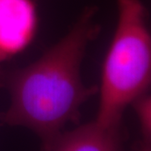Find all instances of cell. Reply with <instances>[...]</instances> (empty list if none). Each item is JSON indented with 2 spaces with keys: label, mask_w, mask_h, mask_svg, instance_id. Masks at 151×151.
Wrapping results in <instances>:
<instances>
[{
  "label": "cell",
  "mask_w": 151,
  "mask_h": 151,
  "mask_svg": "<svg viewBox=\"0 0 151 151\" xmlns=\"http://www.w3.org/2000/svg\"><path fill=\"white\" fill-rule=\"evenodd\" d=\"M140 126L144 143L150 144L151 140V97L147 93L135 99L132 103Z\"/></svg>",
  "instance_id": "obj_5"
},
{
  "label": "cell",
  "mask_w": 151,
  "mask_h": 151,
  "mask_svg": "<svg viewBox=\"0 0 151 151\" xmlns=\"http://www.w3.org/2000/svg\"><path fill=\"white\" fill-rule=\"evenodd\" d=\"M119 19L102 70L95 122L120 129L124 110L147 92L151 79V37L140 0H118Z\"/></svg>",
  "instance_id": "obj_2"
},
{
  "label": "cell",
  "mask_w": 151,
  "mask_h": 151,
  "mask_svg": "<svg viewBox=\"0 0 151 151\" xmlns=\"http://www.w3.org/2000/svg\"><path fill=\"white\" fill-rule=\"evenodd\" d=\"M36 28L37 14L33 0H0V61L26 48Z\"/></svg>",
  "instance_id": "obj_3"
},
{
  "label": "cell",
  "mask_w": 151,
  "mask_h": 151,
  "mask_svg": "<svg viewBox=\"0 0 151 151\" xmlns=\"http://www.w3.org/2000/svg\"><path fill=\"white\" fill-rule=\"evenodd\" d=\"M139 151H151L150 144H145V143H144V145H143V146H142V148H141Z\"/></svg>",
  "instance_id": "obj_6"
},
{
  "label": "cell",
  "mask_w": 151,
  "mask_h": 151,
  "mask_svg": "<svg viewBox=\"0 0 151 151\" xmlns=\"http://www.w3.org/2000/svg\"><path fill=\"white\" fill-rule=\"evenodd\" d=\"M48 151H121L120 129L93 123L62 133Z\"/></svg>",
  "instance_id": "obj_4"
},
{
  "label": "cell",
  "mask_w": 151,
  "mask_h": 151,
  "mask_svg": "<svg viewBox=\"0 0 151 151\" xmlns=\"http://www.w3.org/2000/svg\"><path fill=\"white\" fill-rule=\"evenodd\" d=\"M88 9L59 42L9 78L10 104L0 116L3 123L31 130L48 151L65 124L76 121L81 107L97 92L81 80V65L99 28Z\"/></svg>",
  "instance_id": "obj_1"
}]
</instances>
